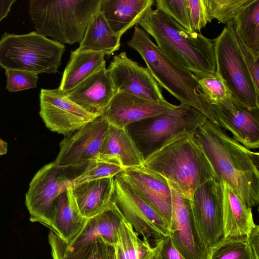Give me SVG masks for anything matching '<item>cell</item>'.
I'll return each instance as SVG.
<instances>
[{"instance_id":"obj_1","label":"cell","mask_w":259,"mask_h":259,"mask_svg":"<svg viewBox=\"0 0 259 259\" xmlns=\"http://www.w3.org/2000/svg\"><path fill=\"white\" fill-rule=\"evenodd\" d=\"M193 138L212 169L214 179L226 184L250 208L259 203V155L230 137L208 119Z\"/></svg>"},{"instance_id":"obj_2","label":"cell","mask_w":259,"mask_h":259,"mask_svg":"<svg viewBox=\"0 0 259 259\" xmlns=\"http://www.w3.org/2000/svg\"><path fill=\"white\" fill-rule=\"evenodd\" d=\"M138 24L177 65L197 76L216 73L213 39L188 31L157 9L148 10Z\"/></svg>"},{"instance_id":"obj_3","label":"cell","mask_w":259,"mask_h":259,"mask_svg":"<svg viewBox=\"0 0 259 259\" xmlns=\"http://www.w3.org/2000/svg\"><path fill=\"white\" fill-rule=\"evenodd\" d=\"M143 166L174 184L189 199L198 187L214 179L211 166L193 136L169 142L147 156Z\"/></svg>"},{"instance_id":"obj_4","label":"cell","mask_w":259,"mask_h":259,"mask_svg":"<svg viewBox=\"0 0 259 259\" xmlns=\"http://www.w3.org/2000/svg\"><path fill=\"white\" fill-rule=\"evenodd\" d=\"M127 45L136 50L146 64L147 69L160 87L179 100L203 113L218 125L213 113L199 90L197 77L169 59L143 29L136 25Z\"/></svg>"},{"instance_id":"obj_5","label":"cell","mask_w":259,"mask_h":259,"mask_svg":"<svg viewBox=\"0 0 259 259\" xmlns=\"http://www.w3.org/2000/svg\"><path fill=\"white\" fill-rule=\"evenodd\" d=\"M101 0H31L29 15L38 33L62 44L80 43Z\"/></svg>"},{"instance_id":"obj_6","label":"cell","mask_w":259,"mask_h":259,"mask_svg":"<svg viewBox=\"0 0 259 259\" xmlns=\"http://www.w3.org/2000/svg\"><path fill=\"white\" fill-rule=\"evenodd\" d=\"M64 44L35 31L24 34L5 32L0 39V66L39 73H56L65 52Z\"/></svg>"},{"instance_id":"obj_7","label":"cell","mask_w":259,"mask_h":259,"mask_svg":"<svg viewBox=\"0 0 259 259\" xmlns=\"http://www.w3.org/2000/svg\"><path fill=\"white\" fill-rule=\"evenodd\" d=\"M207 119L199 110L180 104L173 109L137 122L135 136L144 159L178 138L193 136Z\"/></svg>"},{"instance_id":"obj_8","label":"cell","mask_w":259,"mask_h":259,"mask_svg":"<svg viewBox=\"0 0 259 259\" xmlns=\"http://www.w3.org/2000/svg\"><path fill=\"white\" fill-rule=\"evenodd\" d=\"M216 74L224 82L232 98L252 108H259L257 94L248 68L226 25L213 39Z\"/></svg>"},{"instance_id":"obj_9","label":"cell","mask_w":259,"mask_h":259,"mask_svg":"<svg viewBox=\"0 0 259 259\" xmlns=\"http://www.w3.org/2000/svg\"><path fill=\"white\" fill-rule=\"evenodd\" d=\"M111 201L135 232L149 240L169 236L167 223L145 200L122 172L114 177Z\"/></svg>"},{"instance_id":"obj_10","label":"cell","mask_w":259,"mask_h":259,"mask_svg":"<svg viewBox=\"0 0 259 259\" xmlns=\"http://www.w3.org/2000/svg\"><path fill=\"white\" fill-rule=\"evenodd\" d=\"M68 168L59 166L54 161L46 164L34 175L25 194L30 221L40 223L51 231L55 202L60 194L71 188L73 178L67 176Z\"/></svg>"},{"instance_id":"obj_11","label":"cell","mask_w":259,"mask_h":259,"mask_svg":"<svg viewBox=\"0 0 259 259\" xmlns=\"http://www.w3.org/2000/svg\"><path fill=\"white\" fill-rule=\"evenodd\" d=\"M172 198L168 226L172 242L185 259H207L209 248L201 237L193 217L190 199L168 182Z\"/></svg>"},{"instance_id":"obj_12","label":"cell","mask_w":259,"mask_h":259,"mask_svg":"<svg viewBox=\"0 0 259 259\" xmlns=\"http://www.w3.org/2000/svg\"><path fill=\"white\" fill-rule=\"evenodd\" d=\"M190 201L199 233L210 248L224 237L223 184L214 179L206 182L194 191Z\"/></svg>"},{"instance_id":"obj_13","label":"cell","mask_w":259,"mask_h":259,"mask_svg":"<svg viewBox=\"0 0 259 259\" xmlns=\"http://www.w3.org/2000/svg\"><path fill=\"white\" fill-rule=\"evenodd\" d=\"M109 123L97 117L66 137L60 143L54 162L63 167L78 168L98 158Z\"/></svg>"},{"instance_id":"obj_14","label":"cell","mask_w":259,"mask_h":259,"mask_svg":"<svg viewBox=\"0 0 259 259\" xmlns=\"http://www.w3.org/2000/svg\"><path fill=\"white\" fill-rule=\"evenodd\" d=\"M39 114L46 127L67 136L96 119L92 114L69 100L59 88L41 89Z\"/></svg>"},{"instance_id":"obj_15","label":"cell","mask_w":259,"mask_h":259,"mask_svg":"<svg viewBox=\"0 0 259 259\" xmlns=\"http://www.w3.org/2000/svg\"><path fill=\"white\" fill-rule=\"evenodd\" d=\"M107 69L115 94L127 93L155 102L166 101L148 69L129 58L125 52L114 56Z\"/></svg>"},{"instance_id":"obj_16","label":"cell","mask_w":259,"mask_h":259,"mask_svg":"<svg viewBox=\"0 0 259 259\" xmlns=\"http://www.w3.org/2000/svg\"><path fill=\"white\" fill-rule=\"evenodd\" d=\"M218 125L248 149L259 147V108L245 106L230 97L209 105Z\"/></svg>"},{"instance_id":"obj_17","label":"cell","mask_w":259,"mask_h":259,"mask_svg":"<svg viewBox=\"0 0 259 259\" xmlns=\"http://www.w3.org/2000/svg\"><path fill=\"white\" fill-rule=\"evenodd\" d=\"M176 106L167 101L155 102L127 93H118L114 95L101 116L110 124L126 128L132 123L163 113Z\"/></svg>"},{"instance_id":"obj_18","label":"cell","mask_w":259,"mask_h":259,"mask_svg":"<svg viewBox=\"0 0 259 259\" xmlns=\"http://www.w3.org/2000/svg\"><path fill=\"white\" fill-rule=\"evenodd\" d=\"M122 172L145 200L169 226L172 198L167 181L144 166L125 169Z\"/></svg>"},{"instance_id":"obj_19","label":"cell","mask_w":259,"mask_h":259,"mask_svg":"<svg viewBox=\"0 0 259 259\" xmlns=\"http://www.w3.org/2000/svg\"><path fill=\"white\" fill-rule=\"evenodd\" d=\"M64 93L69 100L98 116L103 114L115 94L106 66L89 76L71 91Z\"/></svg>"},{"instance_id":"obj_20","label":"cell","mask_w":259,"mask_h":259,"mask_svg":"<svg viewBox=\"0 0 259 259\" xmlns=\"http://www.w3.org/2000/svg\"><path fill=\"white\" fill-rule=\"evenodd\" d=\"M122 219L111 201L106 209L88 219L77 236L65 245L64 252L72 251L94 242H103L115 247L117 229Z\"/></svg>"},{"instance_id":"obj_21","label":"cell","mask_w":259,"mask_h":259,"mask_svg":"<svg viewBox=\"0 0 259 259\" xmlns=\"http://www.w3.org/2000/svg\"><path fill=\"white\" fill-rule=\"evenodd\" d=\"M88 219L81 213L69 188L55 202L51 217L52 232L67 245L82 230Z\"/></svg>"},{"instance_id":"obj_22","label":"cell","mask_w":259,"mask_h":259,"mask_svg":"<svg viewBox=\"0 0 259 259\" xmlns=\"http://www.w3.org/2000/svg\"><path fill=\"white\" fill-rule=\"evenodd\" d=\"M154 0H101L100 11L119 37L139 23L152 9Z\"/></svg>"},{"instance_id":"obj_23","label":"cell","mask_w":259,"mask_h":259,"mask_svg":"<svg viewBox=\"0 0 259 259\" xmlns=\"http://www.w3.org/2000/svg\"><path fill=\"white\" fill-rule=\"evenodd\" d=\"M99 156L115 158L124 170L143 166L144 158L127 128L109 124Z\"/></svg>"},{"instance_id":"obj_24","label":"cell","mask_w":259,"mask_h":259,"mask_svg":"<svg viewBox=\"0 0 259 259\" xmlns=\"http://www.w3.org/2000/svg\"><path fill=\"white\" fill-rule=\"evenodd\" d=\"M113 188L114 177H108L83 183L71 189L81 213L89 219L111 203Z\"/></svg>"},{"instance_id":"obj_25","label":"cell","mask_w":259,"mask_h":259,"mask_svg":"<svg viewBox=\"0 0 259 259\" xmlns=\"http://www.w3.org/2000/svg\"><path fill=\"white\" fill-rule=\"evenodd\" d=\"M222 184L224 237L248 236L256 226L252 208L247 206L226 184Z\"/></svg>"},{"instance_id":"obj_26","label":"cell","mask_w":259,"mask_h":259,"mask_svg":"<svg viewBox=\"0 0 259 259\" xmlns=\"http://www.w3.org/2000/svg\"><path fill=\"white\" fill-rule=\"evenodd\" d=\"M105 56L102 52L78 48L72 51L62 74L60 90L64 93L71 91L89 76L106 66Z\"/></svg>"},{"instance_id":"obj_27","label":"cell","mask_w":259,"mask_h":259,"mask_svg":"<svg viewBox=\"0 0 259 259\" xmlns=\"http://www.w3.org/2000/svg\"><path fill=\"white\" fill-rule=\"evenodd\" d=\"M120 38L114 33L100 11L90 19L78 48L110 56L119 49Z\"/></svg>"},{"instance_id":"obj_28","label":"cell","mask_w":259,"mask_h":259,"mask_svg":"<svg viewBox=\"0 0 259 259\" xmlns=\"http://www.w3.org/2000/svg\"><path fill=\"white\" fill-rule=\"evenodd\" d=\"M133 227L123 219L117 231V242L114 247L117 259H152L154 247L146 238L141 239Z\"/></svg>"},{"instance_id":"obj_29","label":"cell","mask_w":259,"mask_h":259,"mask_svg":"<svg viewBox=\"0 0 259 259\" xmlns=\"http://www.w3.org/2000/svg\"><path fill=\"white\" fill-rule=\"evenodd\" d=\"M234 21L240 38L252 53L259 58V0H249Z\"/></svg>"},{"instance_id":"obj_30","label":"cell","mask_w":259,"mask_h":259,"mask_svg":"<svg viewBox=\"0 0 259 259\" xmlns=\"http://www.w3.org/2000/svg\"><path fill=\"white\" fill-rule=\"evenodd\" d=\"M207 259H259L248 236L223 237L209 248Z\"/></svg>"},{"instance_id":"obj_31","label":"cell","mask_w":259,"mask_h":259,"mask_svg":"<svg viewBox=\"0 0 259 259\" xmlns=\"http://www.w3.org/2000/svg\"><path fill=\"white\" fill-rule=\"evenodd\" d=\"M123 170L116 159L99 156L88 163L82 172L73 178L71 188L91 181L113 178Z\"/></svg>"},{"instance_id":"obj_32","label":"cell","mask_w":259,"mask_h":259,"mask_svg":"<svg viewBox=\"0 0 259 259\" xmlns=\"http://www.w3.org/2000/svg\"><path fill=\"white\" fill-rule=\"evenodd\" d=\"M249 0H204L208 22L217 19L227 24L237 15Z\"/></svg>"},{"instance_id":"obj_33","label":"cell","mask_w":259,"mask_h":259,"mask_svg":"<svg viewBox=\"0 0 259 259\" xmlns=\"http://www.w3.org/2000/svg\"><path fill=\"white\" fill-rule=\"evenodd\" d=\"M196 76L198 79L200 91L209 105L219 103L232 97L223 80L216 74Z\"/></svg>"},{"instance_id":"obj_34","label":"cell","mask_w":259,"mask_h":259,"mask_svg":"<svg viewBox=\"0 0 259 259\" xmlns=\"http://www.w3.org/2000/svg\"><path fill=\"white\" fill-rule=\"evenodd\" d=\"M114 247L94 242L70 252H64V259H114Z\"/></svg>"},{"instance_id":"obj_35","label":"cell","mask_w":259,"mask_h":259,"mask_svg":"<svg viewBox=\"0 0 259 259\" xmlns=\"http://www.w3.org/2000/svg\"><path fill=\"white\" fill-rule=\"evenodd\" d=\"M156 9L170 17L185 29L192 31L189 18L187 0H156Z\"/></svg>"},{"instance_id":"obj_36","label":"cell","mask_w":259,"mask_h":259,"mask_svg":"<svg viewBox=\"0 0 259 259\" xmlns=\"http://www.w3.org/2000/svg\"><path fill=\"white\" fill-rule=\"evenodd\" d=\"M226 25L235 40L248 68L257 95H259V58L256 57L244 44L238 34L234 19Z\"/></svg>"},{"instance_id":"obj_37","label":"cell","mask_w":259,"mask_h":259,"mask_svg":"<svg viewBox=\"0 0 259 259\" xmlns=\"http://www.w3.org/2000/svg\"><path fill=\"white\" fill-rule=\"evenodd\" d=\"M6 89L10 92H16L35 88L37 86L38 74L27 71L10 69L6 70Z\"/></svg>"},{"instance_id":"obj_38","label":"cell","mask_w":259,"mask_h":259,"mask_svg":"<svg viewBox=\"0 0 259 259\" xmlns=\"http://www.w3.org/2000/svg\"><path fill=\"white\" fill-rule=\"evenodd\" d=\"M189 18L193 32L200 31L208 23L204 0H187Z\"/></svg>"},{"instance_id":"obj_39","label":"cell","mask_w":259,"mask_h":259,"mask_svg":"<svg viewBox=\"0 0 259 259\" xmlns=\"http://www.w3.org/2000/svg\"><path fill=\"white\" fill-rule=\"evenodd\" d=\"M154 253L152 259H185L174 246L169 236L153 240Z\"/></svg>"},{"instance_id":"obj_40","label":"cell","mask_w":259,"mask_h":259,"mask_svg":"<svg viewBox=\"0 0 259 259\" xmlns=\"http://www.w3.org/2000/svg\"><path fill=\"white\" fill-rule=\"evenodd\" d=\"M48 241L51 247L52 258L64 259V243L51 231L48 235Z\"/></svg>"},{"instance_id":"obj_41","label":"cell","mask_w":259,"mask_h":259,"mask_svg":"<svg viewBox=\"0 0 259 259\" xmlns=\"http://www.w3.org/2000/svg\"><path fill=\"white\" fill-rule=\"evenodd\" d=\"M16 2V0H0V22L8 16L12 5Z\"/></svg>"},{"instance_id":"obj_42","label":"cell","mask_w":259,"mask_h":259,"mask_svg":"<svg viewBox=\"0 0 259 259\" xmlns=\"http://www.w3.org/2000/svg\"><path fill=\"white\" fill-rule=\"evenodd\" d=\"M8 151V143L0 138V156L6 154Z\"/></svg>"},{"instance_id":"obj_43","label":"cell","mask_w":259,"mask_h":259,"mask_svg":"<svg viewBox=\"0 0 259 259\" xmlns=\"http://www.w3.org/2000/svg\"><path fill=\"white\" fill-rule=\"evenodd\" d=\"M114 259H117L116 256L115 254V251H114Z\"/></svg>"}]
</instances>
